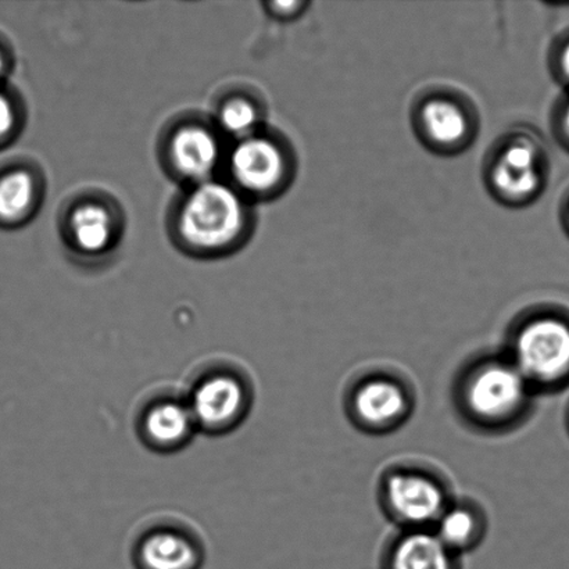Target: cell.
I'll list each match as a JSON object with an SVG mask.
<instances>
[{
	"label": "cell",
	"instance_id": "obj_10",
	"mask_svg": "<svg viewBox=\"0 0 569 569\" xmlns=\"http://www.w3.org/2000/svg\"><path fill=\"white\" fill-rule=\"evenodd\" d=\"M137 569H200L203 546L197 533L180 522H156L133 545Z\"/></svg>",
	"mask_w": 569,
	"mask_h": 569
},
{
	"label": "cell",
	"instance_id": "obj_7",
	"mask_svg": "<svg viewBox=\"0 0 569 569\" xmlns=\"http://www.w3.org/2000/svg\"><path fill=\"white\" fill-rule=\"evenodd\" d=\"M248 221V210L237 191L216 181L199 183L181 206L178 228L187 243L219 250L237 241Z\"/></svg>",
	"mask_w": 569,
	"mask_h": 569
},
{
	"label": "cell",
	"instance_id": "obj_6",
	"mask_svg": "<svg viewBox=\"0 0 569 569\" xmlns=\"http://www.w3.org/2000/svg\"><path fill=\"white\" fill-rule=\"evenodd\" d=\"M410 121L418 142L443 158L465 153L477 141L481 128L472 100L445 87L420 92L411 104Z\"/></svg>",
	"mask_w": 569,
	"mask_h": 569
},
{
	"label": "cell",
	"instance_id": "obj_12",
	"mask_svg": "<svg viewBox=\"0 0 569 569\" xmlns=\"http://www.w3.org/2000/svg\"><path fill=\"white\" fill-rule=\"evenodd\" d=\"M461 559L432 529H403L385 548L381 569H462Z\"/></svg>",
	"mask_w": 569,
	"mask_h": 569
},
{
	"label": "cell",
	"instance_id": "obj_11",
	"mask_svg": "<svg viewBox=\"0 0 569 569\" xmlns=\"http://www.w3.org/2000/svg\"><path fill=\"white\" fill-rule=\"evenodd\" d=\"M198 431L186 396L161 395L147 401L138 416V435L149 449L171 453Z\"/></svg>",
	"mask_w": 569,
	"mask_h": 569
},
{
	"label": "cell",
	"instance_id": "obj_20",
	"mask_svg": "<svg viewBox=\"0 0 569 569\" xmlns=\"http://www.w3.org/2000/svg\"><path fill=\"white\" fill-rule=\"evenodd\" d=\"M310 2L306 0H293V2H274L269 4L270 13L281 20L298 19L306 10L310 8Z\"/></svg>",
	"mask_w": 569,
	"mask_h": 569
},
{
	"label": "cell",
	"instance_id": "obj_22",
	"mask_svg": "<svg viewBox=\"0 0 569 569\" xmlns=\"http://www.w3.org/2000/svg\"><path fill=\"white\" fill-rule=\"evenodd\" d=\"M560 222L562 230H565L569 238V191L566 193V197L562 198V202L560 204Z\"/></svg>",
	"mask_w": 569,
	"mask_h": 569
},
{
	"label": "cell",
	"instance_id": "obj_23",
	"mask_svg": "<svg viewBox=\"0 0 569 569\" xmlns=\"http://www.w3.org/2000/svg\"><path fill=\"white\" fill-rule=\"evenodd\" d=\"M4 69H6V61L3 58V53L0 52V77L3 76Z\"/></svg>",
	"mask_w": 569,
	"mask_h": 569
},
{
	"label": "cell",
	"instance_id": "obj_17",
	"mask_svg": "<svg viewBox=\"0 0 569 569\" xmlns=\"http://www.w3.org/2000/svg\"><path fill=\"white\" fill-rule=\"evenodd\" d=\"M220 122L231 136L248 138L259 124V111L248 100H232L222 108Z\"/></svg>",
	"mask_w": 569,
	"mask_h": 569
},
{
	"label": "cell",
	"instance_id": "obj_19",
	"mask_svg": "<svg viewBox=\"0 0 569 569\" xmlns=\"http://www.w3.org/2000/svg\"><path fill=\"white\" fill-rule=\"evenodd\" d=\"M551 133L556 142L569 153V91L556 100L550 114Z\"/></svg>",
	"mask_w": 569,
	"mask_h": 569
},
{
	"label": "cell",
	"instance_id": "obj_13",
	"mask_svg": "<svg viewBox=\"0 0 569 569\" xmlns=\"http://www.w3.org/2000/svg\"><path fill=\"white\" fill-rule=\"evenodd\" d=\"M432 531L457 556L477 550L489 532V517L481 503L455 498L435 522Z\"/></svg>",
	"mask_w": 569,
	"mask_h": 569
},
{
	"label": "cell",
	"instance_id": "obj_24",
	"mask_svg": "<svg viewBox=\"0 0 569 569\" xmlns=\"http://www.w3.org/2000/svg\"><path fill=\"white\" fill-rule=\"evenodd\" d=\"M566 427H567V432L569 435V405H568V409L566 411Z\"/></svg>",
	"mask_w": 569,
	"mask_h": 569
},
{
	"label": "cell",
	"instance_id": "obj_5",
	"mask_svg": "<svg viewBox=\"0 0 569 569\" xmlns=\"http://www.w3.org/2000/svg\"><path fill=\"white\" fill-rule=\"evenodd\" d=\"M345 415L360 432L382 437L403 428L415 416V385L398 370L372 367L351 379L343 396Z\"/></svg>",
	"mask_w": 569,
	"mask_h": 569
},
{
	"label": "cell",
	"instance_id": "obj_21",
	"mask_svg": "<svg viewBox=\"0 0 569 569\" xmlns=\"http://www.w3.org/2000/svg\"><path fill=\"white\" fill-rule=\"evenodd\" d=\"M16 126V111L10 99L0 92V141L8 138Z\"/></svg>",
	"mask_w": 569,
	"mask_h": 569
},
{
	"label": "cell",
	"instance_id": "obj_15",
	"mask_svg": "<svg viewBox=\"0 0 569 569\" xmlns=\"http://www.w3.org/2000/svg\"><path fill=\"white\" fill-rule=\"evenodd\" d=\"M70 228L77 247L86 253L103 252L113 239L111 217L99 204L80 206L71 216Z\"/></svg>",
	"mask_w": 569,
	"mask_h": 569
},
{
	"label": "cell",
	"instance_id": "obj_3",
	"mask_svg": "<svg viewBox=\"0 0 569 569\" xmlns=\"http://www.w3.org/2000/svg\"><path fill=\"white\" fill-rule=\"evenodd\" d=\"M482 177L490 197L505 208L538 202L550 177V154L540 133L522 126L505 132L489 149Z\"/></svg>",
	"mask_w": 569,
	"mask_h": 569
},
{
	"label": "cell",
	"instance_id": "obj_14",
	"mask_svg": "<svg viewBox=\"0 0 569 569\" xmlns=\"http://www.w3.org/2000/svg\"><path fill=\"white\" fill-rule=\"evenodd\" d=\"M172 164L182 177L200 183L209 178L219 166L221 150L217 138L202 127L181 128L171 139Z\"/></svg>",
	"mask_w": 569,
	"mask_h": 569
},
{
	"label": "cell",
	"instance_id": "obj_4",
	"mask_svg": "<svg viewBox=\"0 0 569 569\" xmlns=\"http://www.w3.org/2000/svg\"><path fill=\"white\" fill-rule=\"evenodd\" d=\"M455 498L445 473L423 462H398L378 478V505L399 531L432 529Z\"/></svg>",
	"mask_w": 569,
	"mask_h": 569
},
{
	"label": "cell",
	"instance_id": "obj_9",
	"mask_svg": "<svg viewBox=\"0 0 569 569\" xmlns=\"http://www.w3.org/2000/svg\"><path fill=\"white\" fill-rule=\"evenodd\" d=\"M231 171L248 192L272 194L282 191L293 178L295 158L274 138L250 136L232 150Z\"/></svg>",
	"mask_w": 569,
	"mask_h": 569
},
{
	"label": "cell",
	"instance_id": "obj_16",
	"mask_svg": "<svg viewBox=\"0 0 569 569\" xmlns=\"http://www.w3.org/2000/svg\"><path fill=\"white\" fill-rule=\"evenodd\" d=\"M36 186L31 174L16 170L0 178V221L14 222L31 210Z\"/></svg>",
	"mask_w": 569,
	"mask_h": 569
},
{
	"label": "cell",
	"instance_id": "obj_18",
	"mask_svg": "<svg viewBox=\"0 0 569 569\" xmlns=\"http://www.w3.org/2000/svg\"><path fill=\"white\" fill-rule=\"evenodd\" d=\"M548 66L556 83L569 91V30L561 32L550 44Z\"/></svg>",
	"mask_w": 569,
	"mask_h": 569
},
{
	"label": "cell",
	"instance_id": "obj_1",
	"mask_svg": "<svg viewBox=\"0 0 569 569\" xmlns=\"http://www.w3.org/2000/svg\"><path fill=\"white\" fill-rule=\"evenodd\" d=\"M538 398L503 350L472 357L451 388L457 416L472 431L485 435L521 428L532 417Z\"/></svg>",
	"mask_w": 569,
	"mask_h": 569
},
{
	"label": "cell",
	"instance_id": "obj_2",
	"mask_svg": "<svg viewBox=\"0 0 569 569\" xmlns=\"http://www.w3.org/2000/svg\"><path fill=\"white\" fill-rule=\"evenodd\" d=\"M503 353L538 396L569 388V310L557 305L529 307L511 321Z\"/></svg>",
	"mask_w": 569,
	"mask_h": 569
},
{
	"label": "cell",
	"instance_id": "obj_8",
	"mask_svg": "<svg viewBox=\"0 0 569 569\" xmlns=\"http://www.w3.org/2000/svg\"><path fill=\"white\" fill-rule=\"evenodd\" d=\"M186 400L198 431L224 435L241 426L253 405L252 382L237 367L203 368L189 385Z\"/></svg>",
	"mask_w": 569,
	"mask_h": 569
}]
</instances>
